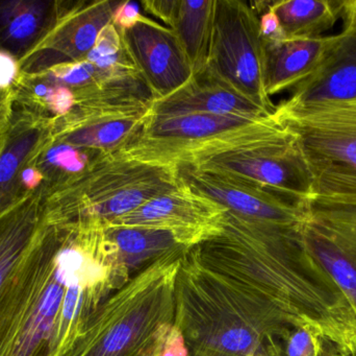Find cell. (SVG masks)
<instances>
[{
	"label": "cell",
	"mask_w": 356,
	"mask_h": 356,
	"mask_svg": "<svg viewBox=\"0 0 356 356\" xmlns=\"http://www.w3.org/2000/svg\"><path fill=\"white\" fill-rule=\"evenodd\" d=\"M175 326L188 356H282L278 340L293 328L271 303L202 265L194 248L180 259Z\"/></svg>",
	"instance_id": "3"
},
{
	"label": "cell",
	"mask_w": 356,
	"mask_h": 356,
	"mask_svg": "<svg viewBox=\"0 0 356 356\" xmlns=\"http://www.w3.org/2000/svg\"><path fill=\"white\" fill-rule=\"evenodd\" d=\"M152 104H77L54 119V139L106 155L124 150L150 116Z\"/></svg>",
	"instance_id": "13"
},
{
	"label": "cell",
	"mask_w": 356,
	"mask_h": 356,
	"mask_svg": "<svg viewBox=\"0 0 356 356\" xmlns=\"http://www.w3.org/2000/svg\"><path fill=\"white\" fill-rule=\"evenodd\" d=\"M177 167L106 155L83 175L43 194L50 221L98 222L108 227L144 203L177 187Z\"/></svg>",
	"instance_id": "5"
},
{
	"label": "cell",
	"mask_w": 356,
	"mask_h": 356,
	"mask_svg": "<svg viewBox=\"0 0 356 356\" xmlns=\"http://www.w3.org/2000/svg\"><path fill=\"white\" fill-rule=\"evenodd\" d=\"M296 138L313 198L356 203V98L274 111Z\"/></svg>",
	"instance_id": "6"
},
{
	"label": "cell",
	"mask_w": 356,
	"mask_h": 356,
	"mask_svg": "<svg viewBox=\"0 0 356 356\" xmlns=\"http://www.w3.org/2000/svg\"><path fill=\"white\" fill-rule=\"evenodd\" d=\"M6 125H8V123L4 127H0V152L3 148L4 140H6Z\"/></svg>",
	"instance_id": "34"
},
{
	"label": "cell",
	"mask_w": 356,
	"mask_h": 356,
	"mask_svg": "<svg viewBox=\"0 0 356 356\" xmlns=\"http://www.w3.org/2000/svg\"><path fill=\"white\" fill-rule=\"evenodd\" d=\"M161 356H188V347L184 336L175 325L171 328L165 341Z\"/></svg>",
	"instance_id": "31"
},
{
	"label": "cell",
	"mask_w": 356,
	"mask_h": 356,
	"mask_svg": "<svg viewBox=\"0 0 356 356\" xmlns=\"http://www.w3.org/2000/svg\"><path fill=\"white\" fill-rule=\"evenodd\" d=\"M202 265L242 284L278 309L293 328H309L356 351V317L344 297L309 279L297 226L226 211L221 234L193 247Z\"/></svg>",
	"instance_id": "2"
},
{
	"label": "cell",
	"mask_w": 356,
	"mask_h": 356,
	"mask_svg": "<svg viewBox=\"0 0 356 356\" xmlns=\"http://www.w3.org/2000/svg\"><path fill=\"white\" fill-rule=\"evenodd\" d=\"M122 1H68L51 33L20 62L21 77L85 60Z\"/></svg>",
	"instance_id": "11"
},
{
	"label": "cell",
	"mask_w": 356,
	"mask_h": 356,
	"mask_svg": "<svg viewBox=\"0 0 356 356\" xmlns=\"http://www.w3.org/2000/svg\"><path fill=\"white\" fill-rule=\"evenodd\" d=\"M46 223L42 190L0 215V299Z\"/></svg>",
	"instance_id": "20"
},
{
	"label": "cell",
	"mask_w": 356,
	"mask_h": 356,
	"mask_svg": "<svg viewBox=\"0 0 356 356\" xmlns=\"http://www.w3.org/2000/svg\"><path fill=\"white\" fill-rule=\"evenodd\" d=\"M131 279L97 222L46 223L0 299V356H67Z\"/></svg>",
	"instance_id": "1"
},
{
	"label": "cell",
	"mask_w": 356,
	"mask_h": 356,
	"mask_svg": "<svg viewBox=\"0 0 356 356\" xmlns=\"http://www.w3.org/2000/svg\"><path fill=\"white\" fill-rule=\"evenodd\" d=\"M20 77V62L6 50L0 49V91L14 90Z\"/></svg>",
	"instance_id": "28"
},
{
	"label": "cell",
	"mask_w": 356,
	"mask_h": 356,
	"mask_svg": "<svg viewBox=\"0 0 356 356\" xmlns=\"http://www.w3.org/2000/svg\"><path fill=\"white\" fill-rule=\"evenodd\" d=\"M120 33L156 100L177 91L194 75L177 33L170 27L142 15Z\"/></svg>",
	"instance_id": "14"
},
{
	"label": "cell",
	"mask_w": 356,
	"mask_h": 356,
	"mask_svg": "<svg viewBox=\"0 0 356 356\" xmlns=\"http://www.w3.org/2000/svg\"><path fill=\"white\" fill-rule=\"evenodd\" d=\"M177 248L111 295L67 356H161L175 325Z\"/></svg>",
	"instance_id": "4"
},
{
	"label": "cell",
	"mask_w": 356,
	"mask_h": 356,
	"mask_svg": "<svg viewBox=\"0 0 356 356\" xmlns=\"http://www.w3.org/2000/svg\"><path fill=\"white\" fill-rule=\"evenodd\" d=\"M179 165L241 178L300 204L313 198L311 173L296 138L286 127L268 137L192 157Z\"/></svg>",
	"instance_id": "8"
},
{
	"label": "cell",
	"mask_w": 356,
	"mask_h": 356,
	"mask_svg": "<svg viewBox=\"0 0 356 356\" xmlns=\"http://www.w3.org/2000/svg\"><path fill=\"white\" fill-rule=\"evenodd\" d=\"M226 211L179 180L177 187L144 203L108 226L163 230L172 234L178 245L190 249L222 233Z\"/></svg>",
	"instance_id": "10"
},
{
	"label": "cell",
	"mask_w": 356,
	"mask_h": 356,
	"mask_svg": "<svg viewBox=\"0 0 356 356\" xmlns=\"http://www.w3.org/2000/svg\"><path fill=\"white\" fill-rule=\"evenodd\" d=\"M54 134V119L14 108L0 152V215L31 194L24 186L25 169L51 141Z\"/></svg>",
	"instance_id": "15"
},
{
	"label": "cell",
	"mask_w": 356,
	"mask_h": 356,
	"mask_svg": "<svg viewBox=\"0 0 356 356\" xmlns=\"http://www.w3.org/2000/svg\"><path fill=\"white\" fill-rule=\"evenodd\" d=\"M321 339L309 328H293L284 339L282 356H319Z\"/></svg>",
	"instance_id": "27"
},
{
	"label": "cell",
	"mask_w": 356,
	"mask_h": 356,
	"mask_svg": "<svg viewBox=\"0 0 356 356\" xmlns=\"http://www.w3.org/2000/svg\"><path fill=\"white\" fill-rule=\"evenodd\" d=\"M284 129L273 116L251 119L205 113L150 115L141 133L119 153L150 164L177 167L192 157L255 141Z\"/></svg>",
	"instance_id": "7"
},
{
	"label": "cell",
	"mask_w": 356,
	"mask_h": 356,
	"mask_svg": "<svg viewBox=\"0 0 356 356\" xmlns=\"http://www.w3.org/2000/svg\"><path fill=\"white\" fill-rule=\"evenodd\" d=\"M334 36L312 39L264 42L265 88L268 95L295 89L314 75L323 62Z\"/></svg>",
	"instance_id": "19"
},
{
	"label": "cell",
	"mask_w": 356,
	"mask_h": 356,
	"mask_svg": "<svg viewBox=\"0 0 356 356\" xmlns=\"http://www.w3.org/2000/svg\"><path fill=\"white\" fill-rule=\"evenodd\" d=\"M141 16L137 4L131 1H122L115 13L113 23L119 31H122L134 24Z\"/></svg>",
	"instance_id": "30"
},
{
	"label": "cell",
	"mask_w": 356,
	"mask_h": 356,
	"mask_svg": "<svg viewBox=\"0 0 356 356\" xmlns=\"http://www.w3.org/2000/svg\"><path fill=\"white\" fill-rule=\"evenodd\" d=\"M299 247L303 257L332 282L353 309L356 317V265L334 245L299 222L297 225Z\"/></svg>",
	"instance_id": "24"
},
{
	"label": "cell",
	"mask_w": 356,
	"mask_h": 356,
	"mask_svg": "<svg viewBox=\"0 0 356 356\" xmlns=\"http://www.w3.org/2000/svg\"><path fill=\"white\" fill-rule=\"evenodd\" d=\"M286 39H312L334 26L342 17L339 0H280L272 1Z\"/></svg>",
	"instance_id": "21"
},
{
	"label": "cell",
	"mask_w": 356,
	"mask_h": 356,
	"mask_svg": "<svg viewBox=\"0 0 356 356\" xmlns=\"http://www.w3.org/2000/svg\"><path fill=\"white\" fill-rule=\"evenodd\" d=\"M106 233L116 246L119 259L131 278L167 253L182 247L172 234L163 230L108 226Z\"/></svg>",
	"instance_id": "22"
},
{
	"label": "cell",
	"mask_w": 356,
	"mask_h": 356,
	"mask_svg": "<svg viewBox=\"0 0 356 356\" xmlns=\"http://www.w3.org/2000/svg\"><path fill=\"white\" fill-rule=\"evenodd\" d=\"M355 98L356 27L344 26L334 36V43L316 72L293 89L292 96L274 111L296 110Z\"/></svg>",
	"instance_id": "17"
},
{
	"label": "cell",
	"mask_w": 356,
	"mask_h": 356,
	"mask_svg": "<svg viewBox=\"0 0 356 356\" xmlns=\"http://www.w3.org/2000/svg\"><path fill=\"white\" fill-rule=\"evenodd\" d=\"M144 10L164 21L168 27H172L178 6V0H146L142 1Z\"/></svg>",
	"instance_id": "29"
},
{
	"label": "cell",
	"mask_w": 356,
	"mask_h": 356,
	"mask_svg": "<svg viewBox=\"0 0 356 356\" xmlns=\"http://www.w3.org/2000/svg\"><path fill=\"white\" fill-rule=\"evenodd\" d=\"M177 171L178 179L191 189L241 217L286 227H295L302 219L305 203L295 202L269 188L186 165H179Z\"/></svg>",
	"instance_id": "12"
},
{
	"label": "cell",
	"mask_w": 356,
	"mask_h": 356,
	"mask_svg": "<svg viewBox=\"0 0 356 356\" xmlns=\"http://www.w3.org/2000/svg\"><path fill=\"white\" fill-rule=\"evenodd\" d=\"M207 67L257 106L271 113L275 110V105L266 92L265 47L259 17L251 3L215 0Z\"/></svg>",
	"instance_id": "9"
},
{
	"label": "cell",
	"mask_w": 356,
	"mask_h": 356,
	"mask_svg": "<svg viewBox=\"0 0 356 356\" xmlns=\"http://www.w3.org/2000/svg\"><path fill=\"white\" fill-rule=\"evenodd\" d=\"M215 0H178L175 31L194 73L207 68L213 36Z\"/></svg>",
	"instance_id": "23"
},
{
	"label": "cell",
	"mask_w": 356,
	"mask_h": 356,
	"mask_svg": "<svg viewBox=\"0 0 356 356\" xmlns=\"http://www.w3.org/2000/svg\"><path fill=\"white\" fill-rule=\"evenodd\" d=\"M232 115L263 119L273 113L257 106L246 96L216 77L209 68L194 73L190 81L166 98H156L150 106L152 116L194 114Z\"/></svg>",
	"instance_id": "16"
},
{
	"label": "cell",
	"mask_w": 356,
	"mask_h": 356,
	"mask_svg": "<svg viewBox=\"0 0 356 356\" xmlns=\"http://www.w3.org/2000/svg\"><path fill=\"white\" fill-rule=\"evenodd\" d=\"M68 1L0 0V49L19 62L51 33Z\"/></svg>",
	"instance_id": "18"
},
{
	"label": "cell",
	"mask_w": 356,
	"mask_h": 356,
	"mask_svg": "<svg viewBox=\"0 0 356 356\" xmlns=\"http://www.w3.org/2000/svg\"><path fill=\"white\" fill-rule=\"evenodd\" d=\"M106 156L104 153L75 148L52 138L51 141L33 159L35 169L43 177L42 194L66 185Z\"/></svg>",
	"instance_id": "25"
},
{
	"label": "cell",
	"mask_w": 356,
	"mask_h": 356,
	"mask_svg": "<svg viewBox=\"0 0 356 356\" xmlns=\"http://www.w3.org/2000/svg\"><path fill=\"white\" fill-rule=\"evenodd\" d=\"M14 91H0V127H4L14 112Z\"/></svg>",
	"instance_id": "32"
},
{
	"label": "cell",
	"mask_w": 356,
	"mask_h": 356,
	"mask_svg": "<svg viewBox=\"0 0 356 356\" xmlns=\"http://www.w3.org/2000/svg\"><path fill=\"white\" fill-rule=\"evenodd\" d=\"M344 26L356 27V0H343Z\"/></svg>",
	"instance_id": "33"
},
{
	"label": "cell",
	"mask_w": 356,
	"mask_h": 356,
	"mask_svg": "<svg viewBox=\"0 0 356 356\" xmlns=\"http://www.w3.org/2000/svg\"><path fill=\"white\" fill-rule=\"evenodd\" d=\"M85 60L93 63L112 79L142 75L123 41L120 31L114 23H111L102 31L95 46Z\"/></svg>",
	"instance_id": "26"
}]
</instances>
